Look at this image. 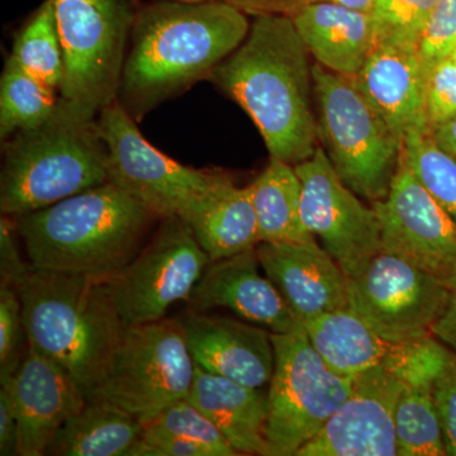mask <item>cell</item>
Listing matches in <instances>:
<instances>
[{"instance_id": "cell-1", "label": "cell", "mask_w": 456, "mask_h": 456, "mask_svg": "<svg viewBox=\"0 0 456 456\" xmlns=\"http://www.w3.org/2000/svg\"><path fill=\"white\" fill-rule=\"evenodd\" d=\"M248 13L221 0L137 7L117 102L140 122L209 75L248 37Z\"/></svg>"}, {"instance_id": "cell-2", "label": "cell", "mask_w": 456, "mask_h": 456, "mask_svg": "<svg viewBox=\"0 0 456 456\" xmlns=\"http://www.w3.org/2000/svg\"><path fill=\"white\" fill-rule=\"evenodd\" d=\"M289 14H257L248 37L209 75L259 130L270 158L290 165L317 149L314 65Z\"/></svg>"}, {"instance_id": "cell-3", "label": "cell", "mask_w": 456, "mask_h": 456, "mask_svg": "<svg viewBox=\"0 0 456 456\" xmlns=\"http://www.w3.org/2000/svg\"><path fill=\"white\" fill-rule=\"evenodd\" d=\"M155 220L112 182L16 218L33 269L103 281L136 257Z\"/></svg>"}, {"instance_id": "cell-4", "label": "cell", "mask_w": 456, "mask_h": 456, "mask_svg": "<svg viewBox=\"0 0 456 456\" xmlns=\"http://www.w3.org/2000/svg\"><path fill=\"white\" fill-rule=\"evenodd\" d=\"M16 289L29 345L95 399L125 330L106 281L32 268Z\"/></svg>"}, {"instance_id": "cell-5", "label": "cell", "mask_w": 456, "mask_h": 456, "mask_svg": "<svg viewBox=\"0 0 456 456\" xmlns=\"http://www.w3.org/2000/svg\"><path fill=\"white\" fill-rule=\"evenodd\" d=\"M3 143L2 215L17 218L110 182L97 119L77 118L56 106L47 121Z\"/></svg>"}, {"instance_id": "cell-6", "label": "cell", "mask_w": 456, "mask_h": 456, "mask_svg": "<svg viewBox=\"0 0 456 456\" xmlns=\"http://www.w3.org/2000/svg\"><path fill=\"white\" fill-rule=\"evenodd\" d=\"M64 56L57 107L95 121L118 97L134 0H50Z\"/></svg>"}, {"instance_id": "cell-7", "label": "cell", "mask_w": 456, "mask_h": 456, "mask_svg": "<svg viewBox=\"0 0 456 456\" xmlns=\"http://www.w3.org/2000/svg\"><path fill=\"white\" fill-rule=\"evenodd\" d=\"M318 134L342 182L374 203L388 194L401 156L402 140L392 131L353 77L314 65Z\"/></svg>"}, {"instance_id": "cell-8", "label": "cell", "mask_w": 456, "mask_h": 456, "mask_svg": "<svg viewBox=\"0 0 456 456\" xmlns=\"http://www.w3.org/2000/svg\"><path fill=\"white\" fill-rule=\"evenodd\" d=\"M97 126L107 147L110 182L160 220L178 217L189 224L232 180L220 171L185 167L159 151L117 101L102 110Z\"/></svg>"}, {"instance_id": "cell-9", "label": "cell", "mask_w": 456, "mask_h": 456, "mask_svg": "<svg viewBox=\"0 0 456 456\" xmlns=\"http://www.w3.org/2000/svg\"><path fill=\"white\" fill-rule=\"evenodd\" d=\"M194 374L179 318L126 327L95 399L121 407L145 426L188 398Z\"/></svg>"}, {"instance_id": "cell-10", "label": "cell", "mask_w": 456, "mask_h": 456, "mask_svg": "<svg viewBox=\"0 0 456 456\" xmlns=\"http://www.w3.org/2000/svg\"><path fill=\"white\" fill-rule=\"evenodd\" d=\"M275 367L268 393L272 456H296L322 430L353 392V379L335 373L312 346L305 327L272 334Z\"/></svg>"}, {"instance_id": "cell-11", "label": "cell", "mask_w": 456, "mask_h": 456, "mask_svg": "<svg viewBox=\"0 0 456 456\" xmlns=\"http://www.w3.org/2000/svg\"><path fill=\"white\" fill-rule=\"evenodd\" d=\"M211 263L184 221L164 218L149 244L106 281L123 327L165 318L175 302H189Z\"/></svg>"}, {"instance_id": "cell-12", "label": "cell", "mask_w": 456, "mask_h": 456, "mask_svg": "<svg viewBox=\"0 0 456 456\" xmlns=\"http://www.w3.org/2000/svg\"><path fill=\"white\" fill-rule=\"evenodd\" d=\"M347 279L351 310L392 344L431 335L450 290L439 279L386 250Z\"/></svg>"}, {"instance_id": "cell-13", "label": "cell", "mask_w": 456, "mask_h": 456, "mask_svg": "<svg viewBox=\"0 0 456 456\" xmlns=\"http://www.w3.org/2000/svg\"><path fill=\"white\" fill-rule=\"evenodd\" d=\"M294 167L302 185L303 226L321 240L345 275L354 277L383 250L374 207L365 206L342 182L323 147L317 146L310 159Z\"/></svg>"}, {"instance_id": "cell-14", "label": "cell", "mask_w": 456, "mask_h": 456, "mask_svg": "<svg viewBox=\"0 0 456 456\" xmlns=\"http://www.w3.org/2000/svg\"><path fill=\"white\" fill-rule=\"evenodd\" d=\"M383 250L403 257L449 288L456 284V222L399 156L388 194L371 203Z\"/></svg>"}, {"instance_id": "cell-15", "label": "cell", "mask_w": 456, "mask_h": 456, "mask_svg": "<svg viewBox=\"0 0 456 456\" xmlns=\"http://www.w3.org/2000/svg\"><path fill=\"white\" fill-rule=\"evenodd\" d=\"M403 383L378 365L353 378V392L296 456H395V415Z\"/></svg>"}, {"instance_id": "cell-16", "label": "cell", "mask_w": 456, "mask_h": 456, "mask_svg": "<svg viewBox=\"0 0 456 456\" xmlns=\"http://www.w3.org/2000/svg\"><path fill=\"white\" fill-rule=\"evenodd\" d=\"M0 386L16 410L18 456L45 455L60 428L86 403L73 378L31 345L13 377Z\"/></svg>"}, {"instance_id": "cell-17", "label": "cell", "mask_w": 456, "mask_h": 456, "mask_svg": "<svg viewBox=\"0 0 456 456\" xmlns=\"http://www.w3.org/2000/svg\"><path fill=\"white\" fill-rule=\"evenodd\" d=\"M256 255L302 325L318 314L350 308L349 279L316 239L260 242Z\"/></svg>"}, {"instance_id": "cell-18", "label": "cell", "mask_w": 456, "mask_h": 456, "mask_svg": "<svg viewBox=\"0 0 456 456\" xmlns=\"http://www.w3.org/2000/svg\"><path fill=\"white\" fill-rule=\"evenodd\" d=\"M179 321L198 367L251 388H263L272 380L275 350L268 330L193 310Z\"/></svg>"}, {"instance_id": "cell-19", "label": "cell", "mask_w": 456, "mask_h": 456, "mask_svg": "<svg viewBox=\"0 0 456 456\" xmlns=\"http://www.w3.org/2000/svg\"><path fill=\"white\" fill-rule=\"evenodd\" d=\"M259 266L256 248L211 261L189 299L191 310L227 308L272 334H290L301 329L302 323L277 287L260 274Z\"/></svg>"}, {"instance_id": "cell-20", "label": "cell", "mask_w": 456, "mask_h": 456, "mask_svg": "<svg viewBox=\"0 0 456 456\" xmlns=\"http://www.w3.org/2000/svg\"><path fill=\"white\" fill-rule=\"evenodd\" d=\"M428 71L419 46L377 42L353 77L369 103L402 140L411 131H431L425 108Z\"/></svg>"}, {"instance_id": "cell-21", "label": "cell", "mask_w": 456, "mask_h": 456, "mask_svg": "<svg viewBox=\"0 0 456 456\" xmlns=\"http://www.w3.org/2000/svg\"><path fill=\"white\" fill-rule=\"evenodd\" d=\"M188 401L217 426L239 455L272 456L268 441V395L209 373L196 364Z\"/></svg>"}, {"instance_id": "cell-22", "label": "cell", "mask_w": 456, "mask_h": 456, "mask_svg": "<svg viewBox=\"0 0 456 456\" xmlns=\"http://www.w3.org/2000/svg\"><path fill=\"white\" fill-rule=\"evenodd\" d=\"M289 16L317 64L334 73L358 74L377 45L374 20L367 12L332 3H308Z\"/></svg>"}, {"instance_id": "cell-23", "label": "cell", "mask_w": 456, "mask_h": 456, "mask_svg": "<svg viewBox=\"0 0 456 456\" xmlns=\"http://www.w3.org/2000/svg\"><path fill=\"white\" fill-rule=\"evenodd\" d=\"M303 327L326 364L335 373L351 379L382 365L395 346L351 308L318 314L305 321Z\"/></svg>"}, {"instance_id": "cell-24", "label": "cell", "mask_w": 456, "mask_h": 456, "mask_svg": "<svg viewBox=\"0 0 456 456\" xmlns=\"http://www.w3.org/2000/svg\"><path fill=\"white\" fill-rule=\"evenodd\" d=\"M145 426L121 407L103 401H86L51 441L47 456H128L142 437Z\"/></svg>"}, {"instance_id": "cell-25", "label": "cell", "mask_w": 456, "mask_h": 456, "mask_svg": "<svg viewBox=\"0 0 456 456\" xmlns=\"http://www.w3.org/2000/svg\"><path fill=\"white\" fill-rule=\"evenodd\" d=\"M187 224L211 261L244 253L260 244L250 185L240 188L233 180Z\"/></svg>"}, {"instance_id": "cell-26", "label": "cell", "mask_w": 456, "mask_h": 456, "mask_svg": "<svg viewBox=\"0 0 456 456\" xmlns=\"http://www.w3.org/2000/svg\"><path fill=\"white\" fill-rule=\"evenodd\" d=\"M260 242H298L314 239L303 226L302 185L294 165L270 158L250 184Z\"/></svg>"}, {"instance_id": "cell-27", "label": "cell", "mask_w": 456, "mask_h": 456, "mask_svg": "<svg viewBox=\"0 0 456 456\" xmlns=\"http://www.w3.org/2000/svg\"><path fill=\"white\" fill-rule=\"evenodd\" d=\"M59 93L42 84L8 57L0 77V139L31 130L55 112Z\"/></svg>"}, {"instance_id": "cell-28", "label": "cell", "mask_w": 456, "mask_h": 456, "mask_svg": "<svg viewBox=\"0 0 456 456\" xmlns=\"http://www.w3.org/2000/svg\"><path fill=\"white\" fill-rule=\"evenodd\" d=\"M432 383H403L395 415L399 456L446 455Z\"/></svg>"}, {"instance_id": "cell-29", "label": "cell", "mask_w": 456, "mask_h": 456, "mask_svg": "<svg viewBox=\"0 0 456 456\" xmlns=\"http://www.w3.org/2000/svg\"><path fill=\"white\" fill-rule=\"evenodd\" d=\"M11 57L27 73L59 93L64 77V56L50 0L42 3L18 32Z\"/></svg>"}, {"instance_id": "cell-30", "label": "cell", "mask_w": 456, "mask_h": 456, "mask_svg": "<svg viewBox=\"0 0 456 456\" xmlns=\"http://www.w3.org/2000/svg\"><path fill=\"white\" fill-rule=\"evenodd\" d=\"M401 158L422 187L456 222V160L437 146L431 131H411L402 139Z\"/></svg>"}, {"instance_id": "cell-31", "label": "cell", "mask_w": 456, "mask_h": 456, "mask_svg": "<svg viewBox=\"0 0 456 456\" xmlns=\"http://www.w3.org/2000/svg\"><path fill=\"white\" fill-rule=\"evenodd\" d=\"M143 434L193 441L208 449L213 456H239V452L228 444L217 426L188 399L175 402L164 410L150 424L145 425Z\"/></svg>"}, {"instance_id": "cell-32", "label": "cell", "mask_w": 456, "mask_h": 456, "mask_svg": "<svg viewBox=\"0 0 456 456\" xmlns=\"http://www.w3.org/2000/svg\"><path fill=\"white\" fill-rule=\"evenodd\" d=\"M437 0H375L370 14L377 42L413 45L419 38Z\"/></svg>"}, {"instance_id": "cell-33", "label": "cell", "mask_w": 456, "mask_h": 456, "mask_svg": "<svg viewBox=\"0 0 456 456\" xmlns=\"http://www.w3.org/2000/svg\"><path fill=\"white\" fill-rule=\"evenodd\" d=\"M28 345L20 294L16 288L0 285V384L16 373Z\"/></svg>"}, {"instance_id": "cell-34", "label": "cell", "mask_w": 456, "mask_h": 456, "mask_svg": "<svg viewBox=\"0 0 456 456\" xmlns=\"http://www.w3.org/2000/svg\"><path fill=\"white\" fill-rule=\"evenodd\" d=\"M425 108L431 131L456 117V64L452 56L428 69Z\"/></svg>"}, {"instance_id": "cell-35", "label": "cell", "mask_w": 456, "mask_h": 456, "mask_svg": "<svg viewBox=\"0 0 456 456\" xmlns=\"http://www.w3.org/2000/svg\"><path fill=\"white\" fill-rule=\"evenodd\" d=\"M455 49L456 0H437L419 38V53L426 68L430 69Z\"/></svg>"}, {"instance_id": "cell-36", "label": "cell", "mask_w": 456, "mask_h": 456, "mask_svg": "<svg viewBox=\"0 0 456 456\" xmlns=\"http://www.w3.org/2000/svg\"><path fill=\"white\" fill-rule=\"evenodd\" d=\"M432 395L443 432L446 455L456 456V354L450 353L432 383Z\"/></svg>"}, {"instance_id": "cell-37", "label": "cell", "mask_w": 456, "mask_h": 456, "mask_svg": "<svg viewBox=\"0 0 456 456\" xmlns=\"http://www.w3.org/2000/svg\"><path fill=\"white\" fill-rule=\"evenodd\" d=\"M16 218L2 215L0 218V285L16 288L31 272V264L20 256L18 248Z\"/></svg>"}, {"instance_id": "cell-38", "label": "cell", "mask_w": 456, "mask_h": 456, "mask_svg": "<svg viewBox=\"0 0 456 456\" xmlns=\"http://www.w3.org/2000/svg\"><path fill=\"white\" fill-rule=\"evenodd\" d=\"M20 426L11 395L0 387V455L18 456Z\"/></svg>"}, {"instance_id": "cell-39", "label": "cell", "mask_w": 456, "mask_h": 456, "mask_svg": "<svg viewBox=\"0 0 456 456\" xmlns=\"http://www.w3.org/2000/svg\"><path fill=\"white\" fill-rule=\"evenodd\" d=\"M431 335L456 354V284L450 288L448 299L432 326Z\"/></svg>"}, {"instance_id": "cell-40", "label": "cell", "mask_w": 456, "mask_h": 456, "mask_svg": "<svg viewBox=\"0 0 456 456\" xmlns=\"http://www.w3.org/2000/svg\"><path fill=\"white\" fill-rule=\"evenodd\" d=\"M228 4L235 5L241 9L245 13H285L289 11L290 13L298 5V0H221Z\"/></svg>"}, {"instance_id": "cell-41", "label": "cell", "mask_w": 456, "mask_h": 456, "mask_svg": "<svg viewBox=\"0 0 456 456\" xmlns=\"http://www.w3.org/2000/svg\"><path fill=\"white\" fill-rule=\"evenodd\" d=\"M435 142L456 160V117L431 131Z\"/></svg>"}, {"instance_id": "cell-42", "label": "cell", "mask_w": 456, "mask_h": 456, "mask_svg": "<svg viewBox=\"0 0 456 456\" xmlns=\"http://www.w3.org/2000/svg\"><path fill=\"white\" fill-rule=\"evenodd\" d=\"M308 3H332V4L342 5V7L370 13L371 9L374 7L375 0H298L297 7L302 4H308Z\"/></svg>"}, {"instance_id": "cell-43", "label": "cell", "mask_w": 456, "mask_h": 456, "mask_svg": "<svg viewBox=\"0 0 456 456\" xmlns=\"http://www.w3.org/2000/svg\"><path fill=\"white\" fill-rule=\"evenodd\" d=\"M450 56H452V59L454 60V62L456 64V49L452 51V53Z\"/></svg>"}, {"instance_id": "cell-44", "label": "cell", "mask_w": 456, "mask_h": 456, "mask_svg": "<svg viewBox=\"0 0 456 456\" xmlns=\"http://www.w3.org/2000/svg\"><path fill=\"white\" fill-rule=\"evenodd\" d=\"M178 2H191V3H193V2H203V0H178Z\"/></svg>"}]
</instances>
